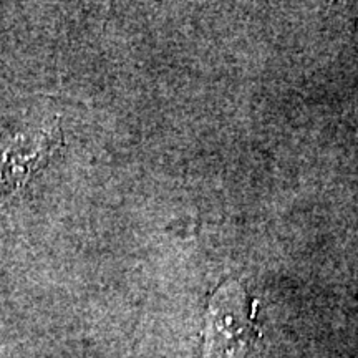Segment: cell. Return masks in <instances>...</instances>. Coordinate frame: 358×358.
<instances>
[{"mask_svg": "<svg viewBox=\"0 0 358 358\" xmlns=\"http://www.w3.org/2000/svg\"><path fill=\"white\" fill-rule=\"evenodd\" d=\"M243 299L244 292L237 284L226 285L213 297L206 332V358H243L254 335Z\"/></svg>", "mask_w": 358, "mask_h": 358, "instance_id": "1", "label": "cell"}, {"mask_svg": "<svg viewBox=\"0 0 358 358\" xmlns=\"http://www.w3.org/2000/svg\"><path fill=\"white\" fill-rule=\"evenodd\" d=\"M60 145L62 134L58 128L0 136V198L12 196L24 187Z\"/></svg>", "mask_w": 358, "mask_h": 358, "instance_id": "2", "label": "cell"}]
</instances>
